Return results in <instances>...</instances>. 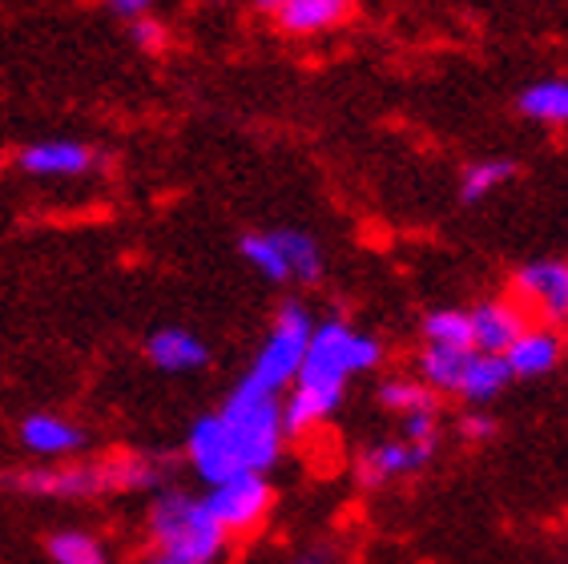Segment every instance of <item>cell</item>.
Segmentation results:
<instances>
[{
  "mask_svg": "<svg viewBox=\"0 0 568 564\" xmlns=\"http://www.w3.org/2000/svg\"><path fill=\"white\" fill-rule=\"evenodd\" d=\"M130 41L138 44V53H150V57H158L170 44V29H165L158 17H142V21H133L130 24Z\"/></svg>",
  "mask_w": 568,
  "mask_h": 564,
  "instance_id": "cell-25",
  "label": "cell"
},
{
  "mask_svg": "<svg viewBox=\"0 0 568 564\" xmlns=\"http://www.w3.org/2000/svg\"><path fill=\"white\" fill-rule=\"evenodd\" d=\"M145 359L153 367L165 371V375H190V371H202L210 363L206 339H197L190 326H158L145 339Z\"/></svg>",
  "mask_w": 568,
  "mask_h": 564,
  "instance_id": "cell-14",
  "label": "cell"
},
{
  "mask_svg": "<svg viewBox=\"0 0 568 564\" xmlns=\"http://www.w3.org/2000/svg\"><path fill=\"white\" fill-rule=\"evenodd\" d=\"M516 178V162L508 158H484V162H471L459 178V198L464 202H484L488 194H496L500 185H508Z\"/></svg>",
  "mask_w": 568,
  "mask_h": 564,
  "instance_id": "cell-22",
  "label": "cell"
},
{
  "mask_svg": "<svg viewBox=\"0 0 568 564\" xmlns=\"http://www.w3.org/2000/svg\"><path fill=\"white\" fill-rule=\"evenodd\" d=\"M516 109L540 125H568V77H545L520 89Z\"/></svg>",
  "mask_w": 568,
  "mask_h": 564,
  "instance_id": "cell-17",
  "label": "cell"
},
{
  "mask_svg": "<svg viewBox=\"0 0 568 564\" xmlns=\"http://www.w3.org/2000/svg\"><path fill=\"white\" fill-rule=\"evenodd\" d=\"M222 427L234 440L242 472H271L283 456V395L254 387L246 375L234 383V391L226 395V403L219 407Z\"/></svg>",
  "mask_w": 568,
  "mask_h": 564,
  "instance_id": "cell-3",
  "label": "cell"
},
{
  "mask_svg": "<svg viewBox=\"0 0 568 564\" xmlns=\"http://www.w3.org/2000/svg\"><path fill=\"white\" fill-rule=\"evenodd\" d=\"M508 383H513V371H508L504 355H484V351H471L468 363H464V375H459L456 395H459V400H468L471 407H480V403L496 400Z\"/></svg>",
  "mask_w": 568,
  "mask_h": 564,
  "instance_id": "cell-16",
  "label": "cell"
},
{
  "mask_svg": "<svg viewBox=\"0 0 568 564\" xmlns=\"http://www.w3.org/2000/svg\"><path fill=\"white\" fill-rule=\"evenodd\" d=\"M278 250H283V262L286 271H291V282H318L323 279V246H318L306 230L295 226H283V230H271Z\"/></svg>",
  "mask_w": 568,
  "mask_h": 564,
  "instance_id": "cell-18",
  "label": "cell"
},
{
  "mask_svg": "<svg viewBox=\"0 0 568 564\" xmlns=\"http://www.w3.org/2000/svg\"><path fill=\"white\" fill-rule=\"evenodd\" d=\"M295 564H327V553H303Z\"/></svg>",
  "mask_w": 568,
  "mask_h": 564,
  "instance_id": "cell-30",
  "label": "cell"
},
{
  "mask_svg": "<svg viewBox=\"0 0 568 564\" xmlns=\"http://www.w3.org/2000/svg\"><path fill=\"white\" fill-rule=\"evenodd\" d=\"M251 4H254V9H258V12H266V17H274V12L283 9L286 0H251Z\"/></svg>",
  "mask_w": 568,
  "mask_h": 564,
  "instance_id": "cell-29",
  "label": "cell"
},
{
  "mask_svg": "<svg viewBox=\"0 0 568 564\" xmlns=\"http://www.w3.org/2000/svg\"><path fill=\"white\" fill-rule=\"evenodd\" d=\"M186 460L197 472V480L210 484V489L242 472L239 452H234V440H230V432L222 427L219 412L197 415L194 420V427H190V435H186Z\"/></svg>",
  "mask_w": 568,
  "mask_h": 564,
  "instance_id": "cell-9",
  "label": "cell"
},
{
  "mask_svg": "<svg viewBox=\"0 0 568 564\" xmlns=\"http://www.w3.org/2000/svg\"><path fill=\"white\" fill-rule=\"evenodd\" d=\"M145 564H182V561H174V556H165V553H153Z\"/></svg>",
  "mask_w": 568,
  "mask_h": 564,
  "instance_id": "cell-31",
  "label": "cell"
},
{
  "mask_svg": "<svg viewBox=\"0 0 568 564\" xmlns=\"http://www.w3.org/2000/svg\"><path fill=\"white\" fill-rule=\"evenodd\" d=\"M202 500H206L210 516H214L230 536H242V532H254L271 516L274 489L263 472H239V476L214 484Z\"/></svg>",
  "mask_w": 568,
  "mask_h": 564,
  "instance_id": "cell-6",
  "label": "cell"
},
{
  "mask_svg": "<svg viewBox=\"0 0 568 564\" xmlns=\"http://www.w3.org/2000/svg\"><path fill=\"white\" fill-rule=\"evenodd\" d=\"M468 319H471V351H484V355H504L528 326V315L513 299H484V303L471 306Z\"/></svg>",
  "mask_w": 568,
  "mask_h": 564,
  "instance_id": "cell-12",
  "label": "cell"
},
{
  "mask_svg": "<svg viewBox=\"0 0 568 564\" xmlns=\"http://www.w3.org/2000/svg\"><path fill=\"white\" fill-rule=\"evenodd\" d=\"M436 447L427 444H407V440H383V444H372L355 464V476H359L363 489H383L399 476H416L419 467L432 464Z\"/></svg>",
  "mask_w": 568,
  "mask_h": 564,
  "instance_id": "cell-11",
  "label": "cell"
},
{
  "mask_svg": "<svg viewBox=\"0 0 568 564\" xmlns=\"http://www.w3.org/2000/svg\"><path fill=\"white\" fill-rule=\"evenodd\" d=\"M239 254L251 262L254 271L263 274L266 282H291V271H286V262H283V250H278V242H274L271 230H251V234H242Z\"/></svg>",
  "mask_w": 568,
  "mask_h": 564,
  "instance_id": "cell-23",
  "label": "cell"
},
{
  "mask_svg": "<svg viewBox=\"0 0 568 564\" xmlns=\"http://www.w3.org/2000/svg\"><path fill=\"white\" fill-rule=\"evenodd\" d=\"M383 343L367 331H355L347 319H323L311 331L306 343L303 367H298L295 383L306 387H327V391H347L351 375H367L383 363Z\"/></svg>",
  "mask_w": 568,
  "mask_h": 564,
  "instance_id": "cell-4",
  "label": "cell"
},
{
  "mask_svg": "<svg viewBox=\"0 0 568 564\" xmlns=\"http://www.w3.org/2000/svg\"><path fill=\"white\" fill-rule=\"evenodd\" d=\"M110 4V12L118 17V21L133 24V21H142V17H150L153 12V0H105Z\"/></svg>",
  "mask_w": 568,
  "mask_h": 564,
  "instance_id": "cell-28",
  "label": "cell"
},
{
  "mask_svg": "<svg viewBox=\"0 0 568 564\" xmlns=\"http://www.w3.org/2000/svg\"><path fill=\"white\" fill-rule=\"evenodd\" d=\"M311 331H315L311 311H306L298 299H286L271 323V335L263 339V348H258L251 371H246V380H251L254 387L271 391V395H283V391L295 383L298 367H303Z\"/></svg>",
  "mask_w": 568,
  "mask_h": 564,
  "instance_id": "cell-5",
  "label": "cell"
},
{
  "mask_svg": "<svg viewBox=\"0 0 568 564\" xmlns=\"http://www.w3.org/2000/svg\"><path fill=\"white\" fill-rule=\"evenodd\" d=\"M150 541L158 553L182 564H226L230 532L210 516L206 500L182 489H162L145 516Z\"/></svg>",
  "mask_w": 568,
  "mask_h": 564,
  "instance_id": "cell-2",
  "label": "cell"
},
{
  "mask_svg": "<svg viewBox=\"0 0 568 564\" xmlns=\"http://www.w3.org/2000/svg\"><path fill=\"white\" fill-rule=\"evenodd\" d=\"M355 17V0H286L274 12V24L283 37H318L331 33Z\"/></svg>",
  "mask_w": 568,
  "mask_h": 564,
  "instance_id": "cell-15",
  "label": "cell"
},
{
  "mask_svg": "<svg viewBox=\"0 0 568 564\" xmlns=\"http://www.w3.org/2000/svg\"><path fill=\"white\" fill-rule=\"evenodd\" d=\"M202 4H230V0H202Z\"/></svg>",
  "mask_w": 568,
  "mask_h": 564,
  "instance_id": "cell-32",
  "label": "cell"
},
{
  "mask_svg": "<svg viewBox=\"0 0 568 564\" xmlns=\"http://www.w3.org/2000/svg\"><path fill=\"white\" fill-rule=\"evenodd\" d=\"M560 359H565V331L545 323H528L513 348L504 351V363L513 371V380H540V375L557 367Z\"/></svg>",
  "mask_w": 568,
  "mask_h": 564,
  "instance_id": "cell-13",
  "label": "cell"
},
{
  "mask_svg": "<svg viewBox=\"0 0 568 564\" xmlns=\"http://www.w3.org/2000/svg\"><path fill=\"white\" fill-rule=\"evenodd\" d=\"M17 440H21L24 452L37 460H73L77 452L89 444L85 427L65 420V415H57V412L24 415L21 427H17Z\"/></svg>",
  "mask_w": 568,
  "mask_h": 564,
  "instance_id": "cell-10",
  "label": "cell"
},
{
  "mask_svg": "<svg viewBox=\"0 0 568 564\" xmlns=\"http://www.w3.org/2000/svg\"><path fill=\"white\" fill-rule=\"evenodd\" d=\"M17 165H21L29 178H85L93 170L105 165L98 145H89V141H77V138H44L33 141V145H24L17 153Z\"/></svg>",
  "mask_w": 568,
  "mask_h": 564,
  "instance_id": "cell-8",
  "label": "cell"
},
{
  "mask_svg": "<svg viewBox=\"0 0 568 564\" xmlns=\"http://www.w3.org/2000/svg\"><path fill=\"white\" fill-rule=\"evenodd\" d=\"M44 556L53 564H110V548L85 528H57L44 536Z\"/></svg>",
  "mask_w": 568,
  "mask_h": 564,
  "instance_id": "cell-20",
  "label": "cell"
},
{
  "mask_svg": "<svg viewBox=\"0 0 568 564\" xmlns=\"http://www.w3.org/2000/svg\"><path fill=\"white\" fill-rule=\"evenodd\" d=\"M0 174H4V165H0Z\"/></svg>",
  "mask_w": 568,
  "mask_h": 564,
  "instance_id": "cell-33",
  "label": "cell"
},
{
  "mask_svg": "<svg viewBox=\"0 0 568 564\" xmlns=\"http://www.w3.org/2000/svg\"><path fill=\"white\" fill-rule=\"evenodd\" d=\"M404 440L407 444H439V407H424V412L404 415Z\"/></svg>",
  "mask_w": 568,
  "mask_h": 564,
  "instance_id": "cell-26",
  "label": "cell"
},
{
  "mask_svg": "<svg viewBox=\"0 0 568 564\" xmlns=\"http://www.w3.org/2000/svg\"><path fill=\"white\" fill-rule=\"evenodd\" d=\"M471 351H456V348H432L424 343L419 351V383L427 391H436V395H456L459 387V375H464V363H468Z\"/></svg>",
  "mask_w": 568,
  "mask_h": 564,
  "instance_id": "cell-19",
  "label": "cell"
},
{
  "mask_svg": "<svg viewBox=\"0 0 568 564\" xmlns=\"http://www.w3.org/2000/svg\"><path fill=\"white\" fill-rule=\"evenodd\" d=\"M513 303H520L528 319L540 315L545 326H568V262L540 259L513 274Z\"/></svg>",
  "mask_w": 568,
  "mask_h": 564,
  "instance_id": "cell-7",
  "label": "cell"
},
{
  "mask_svg": "<svg viewBox=\"0 0 568 564\" xmlns=\"http://www.w3.org/2000/svg\"><path fill=\"white\" fill-rule=\"evenodd\" d=\"M379 403L395 415H412V412H424V407H436V391H427L419 380L395 375V380L379 383Z\"/></svg>",
  "mask_w": 568,
  "mask_h": 564,
  "instance_id": "cell-24",
  "label": "cell"
},
{
  "mask_svg": "<svg viewBox=\"0 0 568 564\" xmlns=\"http://www.w3.org/2000/svg\"><path fill=\"white\" fill-rule=\"evenodd\" d=\"M12 492L37 500H98L110 492H162L165 464L138 452H118L105 460H69V464H37L4 476Z\"/></svg>",
  "mask_w": 568,
  "mask_h": 564,
  "instance_id": "cell-1",
  "label": "cell"
},
{
  "mask_svg": "<svg viewBox=\"0 0 568 564\" xmlns=\"http://www.w3.org/2000/svg\"><path fill=\"white\" fill-rule=\"evenodd\" d=\"M424 343L432 348L471 351V319L464 306H439L424 315Z\"/></svg>",
  "mask_w": 568,
  "mask_h": 564,
  "instance_id": "cell-21",
  "label": "cell"
},
{
  "mask_svg": "<svg viewBox=\"0 0 568 564\" xmlns=\"http://www.w3.org/2000/svg\"><path fill=\"white\" fill-rule=\"evenodd\" d=\"M459 435L468 440V444H488L496 435V420L493 415H480V412H471L459 420Z\"/></svg>",
  "mask_w": 568,
  "mask_h": 564,
  "instance_id": "cell-27",
  "label": "cell"
}]
</instances>
